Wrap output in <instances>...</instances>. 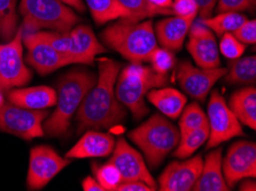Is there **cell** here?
I'll list each match as a JSON object with an SVG mask.
<instances>
[{
  "label": "cell",
  "mask_w": 256,
  "mask_h": 191,
  "mask_svg": "<svg viewBox=\"0 0 256 191\" xmlns=\"http://www.w3.org/2000/svg\"><path fill=\"white\" fill-rule=\"evenodd\" d=\"M115 191H155V189L142 181H124Z\"/></svg>",
  "instance_id": "cell-38"
},
{
  "label": "cell",
  "mask_w": 256,
  "mask_h": 191,
  "mask_svg": "<svg viewBox=\"0 0 256 191\" xmlns=\"http://www.w3.org/2000/svg\"><path fill=\"white\" fill-rule=\"evenodd\" d=\"M99 75L76 112L78 133L86 130H107L122 124L126 110L115 94L121 64L110 58H99Z\"/></svg>",
  "instance_id": "cell-1"
},
{
  "label": "cell",
  "mask_w": 256,
  "mask_h": 191,
  "mask_svg": "<svg viewBox=\"0 0 256 191\" xmlns=\"http://www.w3.org/2000/svg\"><path fill=\"white\" fill-rule=\"evenodd\" d=\"M23 33L42 30L69 32L80 22V17L72 7L61 0H21Z\"/></svg>",
  "instance_id": "cell-6"
},
{
  "label": "cell",
  "mask_w": 256,
  "mask_h": 191,
  "mask_svg": "<svg viewBox=\"0 0 256 191\" xmlns=\"http://www.w3.org/2000/svg\"><path fill=\"white\" fill-rule=\"evenodd\" d=\"M228 108L245 126L256 128V89L254 86L240 88L231 95Z\"/></svg>",
  "instance_id": "cell-22"
},
{
  "label": "cell",
  "mask_w": 256,
  "mask_h": 191,
  "mask_svg": "<svg viewBox=\"0 0 256 191\" xmlns=\"http://www.w3.org/2000/svg\"><path fill=\"white\" fill-rule=\"evenodd\" d=\"M158 15H172V0H147Z\"/></svg>",
  "instance_id": "cell-39"
},
{
  "label": "cell",
  "mask_w": 256,
  "mask_h": 191,
  "mask_svg": "<svg viewBox=\"0 0 256 191\" xmlns=\"http://www.w3.org/2000/svg\"><path fill=\"white\" fill-rule=\"evenodd\" d=\"M208 125L207 115L204 114L202 109L198 103H191L188 107H184L180 114V135H184L188 132L196 128Z\"/></svg>",
  "instance_id": "cell-29"
},
{
  "label": "cell",
  "mask_w": 256,
  "mask_h": 191,
  "mask_svg": "<svg viewBox=\"0 0 256 191\" xmlns=\"http://www.w3.org/2000/svg\"><path fill=\"white\" fill-rule=\"evenodd\" d=\"M226 81L232 85H254L256 83V57H239L228 62Z\"/></svg>",
  "instance_id": "cell-24"
},
{
  "label": "cell",
  "mask_w": 256,
  "mask_h": 191,
  "mask_svg": "<svg viewBox=\"0 0 256 191\" xmlns=\"http://www.w3.org/2000/svg\"><path fill=\"white\" fill-rule=\"evenodd\" d=\"M172 11L174 16L196 21L199 15V7L194 0H172Z\"/></svg>",
  "instance_id": "cell-35"
},
{
  "label": "cell",
  "mask_w": 256,
  "mask_h": 191,
  "mask_svg": "<svg viewBox=\"0 0 256 191\" xmlns=\"http://www.w3.org/2000/svg\"><path fill=\"white\" fill-rule=\"evenodd\" d=\"M226 68L204 69L196 68L191 62L183 61L178 64L176 77L180 87L188 94L200 102H204L209 92L220 78L226 76Z\"/></svg>",
  "instance_id": "cell-12"
},
{
  "label": "cell",
  "mask_w": 256,
  "mask_h": 191,
  "mask_svg": "<svg viewBox=\"0 0 256 191\" xmlns=\"http://www.w3.org/2000/svg\"><path fill=\"white\" fill-rule=\"evenodd\" d=\"M169 78L155 72L142 63H131L120 71L115 84V94L124 107L131 111L134 119H142L148 114L145 97L150 89L164 87Z\"/></svg>",
  "instance_id": "cell-4"
},
{
  "label": "cell",
  "mask_w": 256,
  "mask_h": 191,
  "mask_svg": "<svg viewBox=\"0 0 256 191\" xmlns=\"http://www.w3.org/2000/svg\"><path fill=\"white\" fill-rule=\"evenodd\" d=\"M37 32L40 33V36L44 38L50 45L53 46L58 52H60L62 54H64V55H67L68 57H70V54L69 53H70L72 41H70L69 32H59V31H53V30H42V31H37Z\"/></svg>",
  "instance_id": "cell-33"
},
{
  "label": "cell",
  "mask_w": 256,
  "mask_h": 191,
  "mask_svg": "<svg viewBox=\"0 0 256 191\" xmlns=\"http://www.w3.org/2000/svg\"><path fill=\"white\" fill-rule=\"evenodd\" d=\"M232 34L240 42L245 45H255L256 42V21L255 19H246V22L236 29Z\"/></svg>",
  "instance_id": "cell-37"
},
{
  "label": "cell",
  "mask_w": 256,
  "mask_h": 191,
  "mask_svg": "<svg viewBox=\"0 0 256 191\" xmlns=\"http://www.w3.org/2000/svg\"><path fill=\"white\" fill-rule=\"evenodd\" d=\"M23 44L28 49L26 61L42 76L74 63L70 57L58 52L38 32L23 33Z\"/></svg>",
  "instance_id": "cell-13"
},
{
  "label": "cell",
  "mask_w": 256,
  "mask_h": 191,
  "mask_svg": "<svg viewBox=\"0 0 256 191\" xmlns=\"http://www.w3.org/2000/svg\"><path fill=\"white\" fill-rule=\"evenodd\" d=\"M129 139L142 150L148 165L158 167L178 146L180 132L166 117L156 114L131 131Z\"/></svg>",
  "instance_id": "cell-5"
},
{
  "label": "cell",
  "mask_w": 256,
  "mask_h": 191,
  "mask_svg": "<svg viewBox=\"0 0 256 191\" xmlns=\"http://www.w3.org/2000/svg\"><path fill=\"white\" fill-rule=\"evenodd\" d=\"M5 94H6V93L4 92L2 88H0V107H2V105L5 103Z\"/></svg>",
  "instance_id": "cell-44"
},
{
  "label": "cell",
  "mask_w": 256,
  "mask_h": 191,
  "mask_svg": "<svg viewBox=\"0 0 256 191\" xmlns=\"http://www.w3.org/2000/svg\"><path fill=\"white\" fill-rule=\"evenodd\" d=\"M48 116L45 110H31L8 101L0 107V131L31 141L44 136L42 123Z\"/></svg>",
  "instance_id": "cell-8"
},
{
  "label": "cell",
  "mask_w": 256,
  "mask_h": 191,
  "mask_svg": "<svg viewBox=\"0 0 256 191\" xmlns=\"http://www.w3.org/2000/svg\"><path fill=\"white\" fill-rule=\"evenodd\" d=\"M96 173V179L104 191H115L116 188L122 183V177L118 170L108 162L102 166H93Z\"/></svg>",
  "instance_id": "cell-30"
},
{
  "label": "cell",
  "mask_w": 256,
  "mask_h": 191,
  "mask_svg": "<svg viewBox=\"0 0 256 191\" xmlns=\"http://www.w3.org/2000/svg\"><path fill=\"white\" fill-rule=\"evenodd\" d=\"M96 81L94 73L84 69H75L61 77L56 87V109L42 125L44 134L56 138L67 133L72 118Z\"/></svg>",
  "instance_id": "cell-2"
},
{
  "label": "cell",
  "mask_w": 256,
  "mask_h": 191,
  "mask_svg": "<svg viewBox=\"0 0 256 191\" xmlns=\"http://www.w3.org/2000/svg\"><path fill=\"white\" fill-rule=\"evenodd\" d=\"M188 36L190 39L186 48L199 68H218L220 65V50L214 32L200 21V23L192 24Z\"/></svg>",
  "instance_id": "cell-16"
},
{
  "label": "cell",
  "mask_w": 256,
  "mask_h": 191,
  "mask_svg": "<svg viewBox=\"0 0 256 191\" xmlns=\"http://www.w3.org/2000/svg\"><path fill=\"white\" fill-rule=\"evenodd\" d=\"M146 96L162 115L172 119H177L180 116L186 104L185 95L172 87L153 88Z\"/></svg>",
  "instance_id": "cell-23"
},
{
  "label": "cell",
  "mask_w": 256,
  "mask_h": 191,
  "mask_svg": "<svg viewBox=\"0 0 256 191\" xmlns=\"http://www.w3.org/2000/svg\"><path fill=\"white\" fill-rule=\"evenodd\" d=\"M110 163L118 170L124 181H142L153 189L158 190V183L155 182L152 174L150 173L148 167L144 162L142 156L134 149L126 139H118L115 143L113 156Z\"/></svg>",
  "instance_id": "cell-14"
},
{
  "label": "cell",
  "mask_w": 256,
  "mask_h": 191,
  "mask_svg": "<svg viewBox=\"0 0 256 191\" xmlns=\"http://www.w3.org/2000/svg\"><path fill=\"white\" fill-rule=\"evenodd\" d=\"M22 45V25L10 41L0 44V88L5 93L24 86L31 80V71L23 60Z\"/></svg>",
  "instance_id": "cell-7"
},
{
  "label": "cell",
  "mask_w": 256,
  "mask_h": 191,
  "mask_svg": "<svg viewBox=\"0 0 256 191\" xmlns=\"http://www.w3.org/2000/svg\"><path fill=\"white\" fill-rule=\"evenodd\" d=\"M96 24H106L118 18H129V13L118 0H84Z\"/></svg>",
  "instance_id": "cell-25"
},
{
  "label": "cell",
  "mask_w": 256,
  "mask_h": 191,
  "mask_svg": "<svg viewBox=\"0 0 256 191\" xmlns=\"http://www.w3.org/2000/svg\"><path fill=\"white\" fill-rule=\"evenodd\" d=\"M239 190H242V191H248V190L255 191L256 190V183L254 181V179H252V178L244 179V181L242 182V185H240V187H239Z\"/></svg>",
  "instance_id": "cell-43"
},
{
  "label": "cell",
  "mask_w": 256,
  "mask_h": 191,
  "mask_svg": "<svg viewBox=\"0 0 256 191\" xmlns=\"http://www.w3.org/2000/svg\"><path fill=\"white\" fill-rule=\"evenodd\" d=\"M118 2L128 10L129 13L128 19L130 21L139 22L158 15L147 0H118Z\"/></svg>",
  "instance_id": "cell-32"
},
{
  "label": "cell",
  "mask_w": 256,
  "mask_h": 191,
  "mask_svg": "<svg viewBox=\"0 0 256 191\" xmlns=\"http://www.w3.org/2000/svg\"><path fill=\"white\" fill-rule=\"evenodd\" d=\"M246 45L240 42L232 33H224L220 37L218 50L228 60H236L245 53Z\"/></svg>",
  "instance_id": "cell-34"
},
{
  "label": "cell",
  "mask_w": 256,
  "mask_h": 191,
  "mask_svg": "<svg viewBox=\"0 0 256 191\" xmlns=\"http://www.w3.org/2000/svg\"><path fill=\"white\" fill-rule=\"evenodd\" d=\"M209 138V125L193 130L184 135H180V143L174 153V157L185 159L193 155Z\"/></svg>",
  "instance_id": "cell-27"
},
{
  "label": "cell",
  "mask_w": 256,
  "mask_h": 191,
  "mask_svg": "<svg viewBox=\"0 0 256 191\" xmlns=\"http://www.w3.org/2000/svg\"><path fill=\"white\" fill-rule=\"evenodd\" d=\"M6 94L10 102L31 110H45L56 102V91L48 86L13 88Z\"/></svg>",
  "instance_id": "cell-21"
},
{
  "label": "cell",
  "mask_w": 256,
  "mask_h": 191,
  "mask_svg": "<svg viewBox=\"0 0 256 191\" xmlns=\"http://www.w3.org/2000/svg\"><path fill=\"white\" fill-rule=\"evenodd\" d=\"M70 36V57L74 63L92 64L96 55L106 52L98 38L88 25L77 24L69 31Z\"/></svg>",
  "instance_id": "cell-17"
},
{
  "label": "cell",
  "mask_w": 256,
  "mask_h": 191,
  "mask_svg": "<svg viewBox=\"0 0 256 191\" xmlns=\"http://www.w3.org/2000/svg\"><path fill=\"white\" fill-rule=\"evenodd\" d=\"M255 0H217L215 8L217 13L222 11H242L253 9Z\"/></svg>",
  "instance_id": "cell-36"
},
{
  "label": "cell",
  "mask_w": 256,
  "mask_h": 191,
  "mask_svg": "<svg viewBox=\"0 0 256 191\" xmlns=\"http://www.w3.org/2000/svg\"><path fill=\"white\" fill-rule=\"evenodd\" d=\"M194 191H228L231 190L226 185L222 170V149L212 150L206 156L202 163V170L198 178Z\"/></svg>",
  "instance_id": "cell-20"
},
{
  "label": "cell",
  "mask_w": 256,
  "mask_h": 191,
  "mask_svg": "<svg viewBox=\"0 0 256 191\" xmlns=\"http://www.w3.org/2000/svg\"><path fill=\"white\" fill-rule=\"evenodd\" d=\"M194 21L178 16L166 17L158 21L154 26L158 44L172 52H180L183 48L186 36Z\"/></svg>",
  "instance_id": "cell-19"
},
{
  "label": "cell",
  "mask_w": 256,
  "mask_h": 191,
  "mask_svg": "<svg viewBox=\"0 0 256 191\" xmlns=\"http://www.w3.org/2000/svg\"><path fill=\"white\" fill-rule=\"evenodd\" d=\"M62 2H64L66 5L72 7L77 11H80V13H83L86 9V6L84 5V2L82 0H61Z\"/></svg>",
  "instance_id": "cell-42"
},
{
  "label": "cell",
  "mask_w": 256,
  "mask_h": 191,
  "mask_svg": "<svg viewBox=\"0 0 256 191\" xmlns=\"http://www.w3.org/2000/svg\"><path fill=\"white\" fill-rule=\"evenodd\" d=\"M198 7H199L200 19L210 17L212 11L215 9L217 0H194Z\"/></svg>",
  "instance_id": "cell-40"
},
{
  "label": "cell",
  "mask_w": 256,
  "mask_h": 191,
  "mask_svg": "<svg viewBox=\"0 0 256 191\" xmlns=\"http://www.w3.org/2000/svg\"><path fill=\"white\" fill-rule=\"evenodd\" d=\"M68 158H62L53 148L37 146L31 149L26 186L30 190H40L48 185L64 167L69 165Z\"/></svg>",
  "instance_id": "cell-10"
},
{
  "label": "cell",
  "mask_w": 256,
  "mask_h": 191,
  "mask_svg": "<svg viewBox=\"0 0 256 191\" xmlns=\"http://www.w3.org/2000/svg\"><path fill=\"white\" fill-rule=\"evenodd\" d=\"M246 15L238 11H222L215 16L200 19L207 28L210 29L217 37H222L224 33H232L246 22Z\"/></svg>",
  "instance_id": "cell-26"
},
{
  "label": "cell",
  "mask_w": 256,
  "mask_h": 191,
  "mask_svg": "<svg viewBox=\"0 0 256 191\" xmlns=\"http://www.w3.org/2000/svg\"><path fill=\"white\" fill-rule=\"evenodd\" d=\"M102 39L107 47L121 54L131 63L147 62L158 47L150 19L134 22L128 18H118L102 31Z\"/></svg>",
  "instance_id": "cell-3"
},
{
  "label": "cell",
  "mask_w": 256,
  "mask_h": 191,
  "mask_svg": "<svg viewBox=\"0 0 256 191\" xmlns=\"http://www.w3.org/2000/svg\"><path fill=\"white\" fill-rule=\"evenodd\" d=\"M208 125L209 138L207 149L218 147L236 136L244 135L242 123L228 108L226 101L218 91H212L208 103Z\"/></svg>",
  "instance_id": "cell-9"
},
{
  "label": "cell",
  "mask_w": 256,
  "mask_h": 191,
  "mask_svg": "<svg viewBox=\"0 0 256 191\" xmlns=\"http://www.w3.org/2000/svg\"><path fill=\"white\" fill-rule=\"evenodd\" d=\"M115 139L96 130H86L75 146L66 154L68 159H84L106 157L113 153Z\"/></svg>",
  "instance_id": "cell-18"
},
{
  "label": "cell",
  "mask_w": 256,
  "mask_h": 191,
  "mask_svg": "<svg viewBox=\"0 0 256 191\" xmlns=\"http://www.w3.org/2000/svg\"><path fill=\"white\" fill-rule=\"evenodd\" d=\"M147 62H150V68L155 72L166 75L176 65V57H174V52H172V50L158 46L150 55Z\"/></svg>",
  "instance_id": "cell-31"
},
{
  "label": "cell",
  "mask_w": 256,
  "mask_h": 191,
  "mask_svg": "<svg viewBox=\"0 0 256 191\" xmlns=\"http://www.w3.org/2000/svg\"><path fill=\"white\" fill-rule=\"evenodd\" d=\"M16 0H0V38L10 41L18 30Z\"/></svg>",
  "instance_id": "cell-28"
},
{
  "label": "cell",
  "mask_w": 256,
  "mask_h": 191,
  "mask_svg": "<svg viewBox=\"0 0 256 191\" xmlns=\"http://www.w3.org/2000/svg\"><path fill=\"white\" fill-rule=\"evenodd\" d=\"M222 170L228 188H234L244 179L256 177V144L252 141H236L228 148L222 159Z\"/></svg>",
  "instance_id": "cell-11"
},
{
  "label": "cell",
  "mask_w": 256,
  "mask_h": 191,
  "mask_svg": "<svg viewBox=\"0 0 256 191\" xmlns=\"http://www.w3.org/2000/svg\"><path fill=\"white\" fill-rule=\"evenodd\" d=\"M202 157L196 155L184 162L169 164L160 175L158 188L161 191H190L202 170Z\"/></svg>",
  "instance_id": "cell-15"
},
{
  "label": "cell",
  "mask_w": 256,
  "mask_h": 191,
  "mask_svg": "<svg viewBox=\"0 0 256 191\" xmlns=\"http://www.w3.org/2000/svg\"><path fill=\"white\" fill-rule=\"evenodd\" d=\"M82 188L84 191H104L96 179L92 177H86L82 182Z\"/></svg>",
  "instance_id": "cell-41"
}]
</instances>
